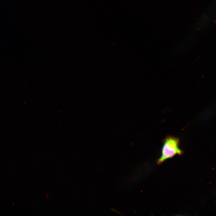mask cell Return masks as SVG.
Returning a JSON list of instances; mask_svg holds the SVG:
<instances>
[{"mask_svg": "<svg viewBox=\"0 0 216 216\" xmlns=\"http://www.w3.org/2000/svg\"><path fill=\"white\" fill-rule=\"evenodd\" d=\"M163 142L161 155L157 160L158 164L177 154L182 153V151L178 147L179 141L178 138L168 136L164 139Z\"/></svg>", "mask_w": 216, "mask_h": 216, "instance_id": "1", "label": "cell"}]
</instances>
